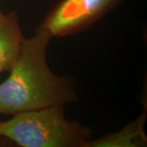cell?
<instances>
[{"label": "cell", "instance_id": "cell-1", "mask_svg": "<svg viewBox=\"0 0 147 147\" xmlns=\"http://www.w3.org/2000/svg\"><path fill=\"white\" fill-rule=\"evenodd\" d=\"M52 36L41 26L25 40L10 74L0 84V114L20 112L78 100L72 79L52 72L47 49Z\"/></svg>", "mask_w": 147, "mask_h": 147}, {"label": "cell", "instance_id": "cell-2", "mask_svg": "<svg viewBox=\"0 0 147 147\" xmlns=\"http://www.w3.org/2000/svg\"><path fill=\"white\" fill-rule=\"evenodd\" d=\"M64 106L56 105L13 115L0 122V137L21 147H84L92 131L69 121Z\"/></svg>", "mask_w": 147, "mask_h": 147}, {"label": "cell", "instance_id": "cell-3", "mask_svg": "<svg viewBox=\"0 0 147 147\" xmlns=\"http://www.w3.org/2000/svg\"><path fill=\"white\" fill-rule=\"evenodd\" d=\"M122 0H61L41 26L52 37L73 35L92 26Z\"/></svg>", "mask_w": 147, "mask_h": 147}, {"label": "cell", "instance_id": "cell-4", "mask_svg": "<svg viewBox=\"0 0 147 147\" xmlns=\"http://www.w3.org/2000/svg\"><path fill=\"white\" fill-rule=\"evenodd\" d=\"M25 40L17 12L4 13L0 8V74L13 67Z\"/></svg>", "mask_w": 147, "mask_h": 147}, {"label": "cell", "instance_id": "cell-5", "mask_svg": "<svg viewBox=\"0 0 147 147\" xmlns=\"http://www.w3.org/2000/svg\"><path fill=\"white\" fill-rule=\"evenodd\" d=\"M146 110L134 121L121 130L86 142L84 147H142L146 146L147 136L145 131Z\"/></svg>", "mask_w": 147, "mask_h": 147}]
</instances>
